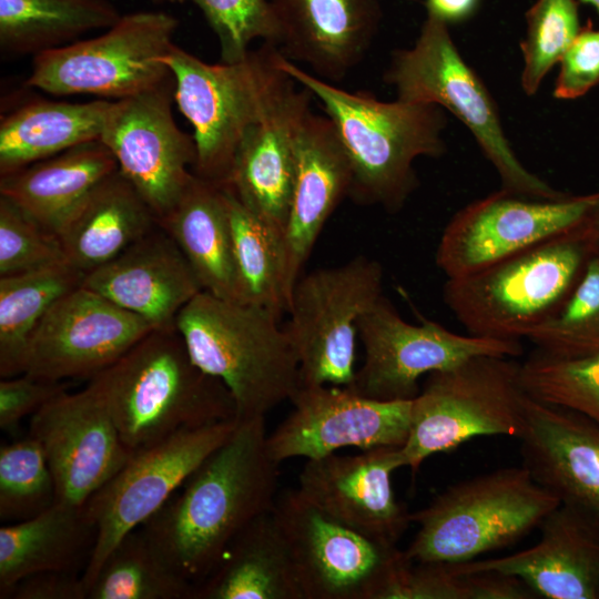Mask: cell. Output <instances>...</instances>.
<instances>
[{
    "instance_id": "obj_1",
    "label": "cell",
    "mask_w": 599,
    "mask_h": 599,
    "mask_svg": "<svg viewBox=\"0 0 599 599\" xmlns=\"http://www.w3.org/2000/svg\"><path fill=\"white\" fill-rule=\"evenodd\" d=\"M265 417L237 419L231 436L187 478L183 490L141 528L169 564L199 585L230 542L276 500L278 466Z\"/></svg>"
},
{
    "instance_id": "obj_2",
    "label": "cell",
    "mask_w": 599,
    "mask_h": 599,
    "mask_svg": "<svg viewBox=\"0 0 599 599\" xmlns=\"http://www.w3.org/2000/svg\"><path fill=\"white\" fill-rule=\"evenodd\" d=\"M281 68L322 104L346 152L352 171L349 197L359 204L400 211L419 181L418 158L447 151V115L432 103L380 101L352 92L304 70L281 54Z\"/></svg>"
},
{
    "instance_id": "obj_3",
    "label": "cell",
    "mask_w": 599,
    "mask_h": 599,
    "mask_svg": "<svg viewBox=\"0 0 599 599\" xmlns=\"http://www.w3.org/2000/svg\"><path fill=\"white\" fill-rule=\"evenodd\" d=\"M90 384L133 453L184 429L237 419L230 390L195 365L176 327L151 331Z\"/></svg>"
},
{
    "instance_id": "obj_4",
    "label": "cell",
    "mask_w": 599,
    "mask_h": 599,
    "mask_svg": "<svg viewBox=\"0 0 599 599\" xmlns=\"http://www.w3.org/2000/svg\"><path fill=\"white\" fill-rule=\"evenodd\" d=\"M278 323L264 307L205 291L176 316L192 361L226 386L237 419L265 417L301 387L296 353Z\"/></svg>"
},
{
    "instance_id": "obj_5",
    "label": "cell",
    "mask_w": 599,
    "mask_h": 599,
    "mask_svg": "<svg viewBox=\"0 0 599 599\" xmlns=\"http://www.w3.org/2000/svg\"><path fill=\"white\" fill-rule=\"evenodd\" d=\"M274 44L234 63H206L172 44L161 61L174 80V101L193 126L195 175L229 183L236 150L248 129L297 85L280 65Z\"/></svg>"
},
{
    "instance_id": "obj_6",
    "label": "cell",
    "mask_w": 599,
    "mask_h": 599,
    "mask_svg": "<svg viewBox=\"0 0 599 599\" xmlns=\"http://www.w3.org/2000/svg\"><path fill=\"white\" fill-rule=\"evenodd\" d=\"M559 505L522 465L495 469L453 484L410 512L418 528L404 552L422 562L475 560L539 528Z\"/></svg>"
},
{
    "instance_id": "obj_7",
    "label": "cell",
    "mask_w": 599,
    "mask_h": 599,
    "mask_svg": "<svg viewBox=\"0 0 599 599\" xmlns=\"http://www.w3.org/2000/svg\"><path fill=\"white\" fill-rule=\"evenodd\" d=\"M593 254L572 230L471 274L447 278L444 302L469 334L520 341L560 307Z\"/></svg>"
},
{
    "instance_id": "obj_8",
    "label": "cell",
    "mask_w": 599,
    "mask_h": 599,
    "mask_svg": "<svg viewBox=\"0 0 599 599\" xmlns=\"http://www.w3.org/2000/svg\"><path fill=\"white\" fill-rule=\"evenodd\" d=\"M384 80L395 90L396 99L436 104L457 118L497 171L501 189L540 200L568 195L519 161L496 101L459 52L446 23L426 17L414 44L393 51Z\"/></svg>"
},
{
    "instance_id": "obj_9",
    "label": "cell",
    "mask_w": 599,
    "mask_h": 599,
    "mask_svg": "<svg viewBox=\"0 0 599 599\" xmlns=\"http://www.w3.org/2000/svg\"><path fill=\"white\" fill-rule=\"evenodd\" d=\"M528 399L512 357L477 356L428 374L412 400L410 428L400 447L405 467L416 473L428 457L475 437L518 439Z\"/></svg>"
},
{
    "instance_id": "obj_10",
    "label": "cell",
    "mask_w": 599,
    "mask_h": 599,
    "mask_svg": "<svg viewBox=\"0 0 599 599\" xmlns=\"http://www.w3.org/2000/svg\"><path fill=\"white\" fill-rule=\"evenodd\" d=\"M383 278L380 263L365 255L300 276L283 328L298 359L301 386L352 385L357 323L383 296Z\"/></svg>"
},
{
    "instance_id": "obj_11",
    "label": "cell",
    "mask_w": 599,
    "mask_h": 599,
    "mask_svg": "<svg viewBox=\"0 0 599 599\" xmlns=\"http://www.w3.org/2000/svg\"><path fill=\"white\" fill-rule=\"evenodd\" d=\"M179 20L164 11H136L94 38L34 55L27 85L55 95L92 94L115 100L148 90L169 77L161 61Z\"/></svg>"
},
{
    "instance_id": "obj_12",
    "label": "cell",
    "mask_w": 599,
    "mask_h": 599,
    "mask_svg": "<svg viewBox=\"0 0 599 599\" xmlns=\"http://www.w3.org/2000/svg\"><path fill=\"white\" fill-rule=\"evenodd\" d=\"M358 337L365 358L347 388L377 400H412L420 390L419 379L477 356L517 357L520 341L460 335L419 316L406 322L386 297L358 319Z\"/></svg>"
},
{
    "instance_id": "obj_13",
    "label": "cell",
    "mask_w": 599,
    "mask_h": 599,
    "mask_svg": "<svg viewBox=\"0 0 599 599\" xmlns=\"http://www.w3.org/2000/svg\"><path fill=\"white\" fill-rule=\"evenodd\" d=\"M273 512L304 599H379L404 557L397 545L335 519L297 488L277 496Z\"/></svg>"
},
{
    "instance_id": "obj_14",
    "label": "cell",
    "mask_w": 599,
    "mask_h": 599,
    "mask_svg": "<svg viewBox=\"0 0 599 599\" xmlns=\"http://www.w3.org/2000/svg\"><path fill=\"white\" fill-rule=\"evenodd\" d=\"M236 424L237 419H232L184 429L134 451L118 474L84 504L97 526L95 545L82 573L87 591L120 539L155 515L231 436Z\"/></svg>"
},
{
    "instance_id": "obj_15",
    "label": "cell",
    "mask_w": 599,
    "mask_h": 599,
    "mask_svg": "<svg viewBox=\"0 0 599 599\" xmlns=\"http://www.w3.org/2000/svg\"><path fill=\"white\" fill-rule=\"evenodd\" d=\"M173 101L172 74L138 94L111 101L100 136L158 223L179 201L196 162L193 135L177 126Z\"/></svg>"
},
{
    "instance_id": "obj_16",
    "label": "cell",
    "mask_w": 599,
    "mask_h": 599,
    "mask_svg": "<svg viewBox=\"0 0 599 599\" xmlns=\"http://www.w3.org/2000/svg\"><path fill=\"white\" fill-rule=\"evenodd\" d=\"M597 196L557 200L501 189L460 209L445 226L436 265L447 278L471 274L549 238L575 230Z\"/></svg>"
},
{
    "instance_id": "obj_17",
    "label": "cell",
    "mask_w": 599,
    "mask_h": 599,
    "mask_svg": "<svg viewBox=\"0 0 599 599\" xmlns=\"http://www.w3.org/2000/svg\"><path fill=\"white\" fill-rule=\"evenodd\" d=\"M153 327L82 285L59 298L31 334L22 374L45 380L92 377Z\"/></svg>"
},
{
    "instance_id": "obj_18",
    "label": "cell",
    "mask_w": 599,
    "mask_h": 599,
    "mask_svg": "<svg viewBox=\"0 0 599 599\" xmlns=\"http://www.w3.org/2000/svg\"><path fill=\"white\" fill-rule=\"evenodd\" d=\"M412 400H377L339 386H301L290 400L293 410L267 435L268 453L281 464L346 447H402L410 428Z\"/></svg>"
},
{
    "instance_id": "obj_19",
    "label": "cell",
    "mask_w": 599,
    "mask_h": 599,
    "mask_svg": "<svg viewBox=\"0 0 599 599\" xmlns=\"http://www.w3.org/2000/svg\"><path fill=\"white\" fill-rule=\"evenodd\" d=\"M29 435L44 451L55 484V502L67 505L83 506L133 455L90 383L44 404L30 417Z\"/></svg>"
},
{
    "instance_id": "obj_20",
    "label": "cell",
    "mask_w": 599,
    "mask_h": 599,
    "mask_svg": "<svg viewBox=\"0 0 599 599\" xmlns=\"http://www.w3.org/2000/svg\"><path fill=\"white\" fill-rule=\"evenodd\" d=\"M405 467L400 447H377L356 455L331 454L307 459L298 490L311 502L347 526L397 545L410 512L394 494L392 476Z\"/></svg>"
},
{
    "instance_id": "obj_21",
    "label": "cell",
    "mask_w": 599,
    "mask_h": 599,
    "mask_svg": "<svg viewBox=\"0 0 599 599\" xmlns=\"http://www.w3.org/2000/svg\"><path fill=\"white\" fill-rule=\"evenodd\" d=\"M518 440L534 479L599 528V425L529 396Z\"/></svg>"
},
{
    "instance_id": "obj_22",
    "label": "cell",
    "mask_w": 599,
    "mask_h": 599,
    "mask_svg": "<svg viewBox=\"0 0 599 599\" xmlns=\"http://www.w3.org/2000/svg\"><path fill=\"white\" fill-rule=\"evenodd\" d=\"M283 57L342 81L368 52L382 22L378 0H270Z\"/></svg>"
},
{
    "instance_id": "obj_23",
    "label": "cell",
    "mask_w": 599,
    "mask_h": 599,
    "mask_svg": "<svg viewBox=\"0 0 599 599\" xmlns=\"http://www.w3.org/2000/svg\"><path fill=\"white\" fill-rule=\"evenodd\" d=\"M300 87L248 129L224 185L254 216L283 236L295 181L297 139L312 111L313 95Z\"/></svg>"
},
{
    "instance_id": "obj_24",
    "label": "cell",
    "mask_w": 599,
    "mask_h": 599,
    "mask_svg": "<svg viewBox=\"0 0 599 599\" xmlns=\"http://www.w3.org/2000/svg\"><path fill=\"white\" fill-rule=\"evenodd\" d=\"M82 286L141 317L153 329L175 327L180 311L203 291L182 251L160 225L87 273Z\"/></svg>"
},
{
    "instance_id": "obj_25",
    "label": "cell",
    "mask_w": 599,
    "mask_h": 599,
    "mask_svg": "<svg viewBox=\"0 0 599 599\" xmlns=\"http://www.w3.org/2000/svg\"><path fill=\"white\" fill-rule=\"evenodd\" d=\"M539 529L540 539L529 548L451 568L458 573L495 570L516 576L539 598L599 599V528L560 504Z\"/></svg>"
},
{
    "instance_id": "obj_26",
    "label": "cell",
    "mask_w": 599,
    "mask_h": 599,
    "mask_svg": "<svg viewBox=\"0 0 599 599\" xmlns=\"http://www.w3.org/2000/svg\"><path fill=\"white\" fill-rule=\"evenodd\" d=\"M351 184L349 161L333 123L311 111L297 139L295 181L283 236L288 303L325 223L349 195Z\"/></svg>"
},
{
    "instance_id": "obj_27",
    "label": "cell",
    "mask_w": 599,
    "mask_h": 599,
    "mask_svg": "<svg viewBox=\"0 0 599 599\" xmlns=\"http://www.w3.org/2000/svg\"><path fill=\"white\" fill-rule=\"evenodd\" d=\"M118 170L114 155L95 140L0 175V195L59 236L93 191Z\"/></svg>"
},
{
    "instance_id": "obj_28",
    "label": "cell",
    "mask_w": 599,
    "mask_h": 599,
    "mask_svg": "<svg viewBox=\"0 0 599 599\" xmlns=\"http://www.w3.org/2000/svg\"><path fill=\"white\" fill-rule=\"evenodd\" d=\"M193 599H304L273 508L230 542Z\"/></svg>"
},
{
    "instance_id": "obj_29",
    "label": "cell",
    "mask_w": 599,
    "mask_h": 599,
    "mask_svg": "<svg viewBox=\"0 0 599 599\" xmlns=\"http://www.w3.org/2000/svg\"><path fill=\"white\" fill-rule=\"evenodd\" d=\"M97 526L84 505L54 502L41 514L0 528V598H10L26 577L44 571L77 572L88 561Z\"/></svg>"
},
{
    "instance_id": "obj_30",
    "label": "cell",
    "mask_w": 599,
    "mask_h": 599,
    "mask_svg": "<svg viewBox=\"0 0 599 599\" xmlns=\"http://www.w3.org/2000/svg\"><path fill=\"white\" fill-rule=\"evenodd\" d=\"M158 224L175 241L203 291L237 300L230 204L224 186L194 174L176 204Z\"/></svg>"
},
{
    "instance_id": "obj_31",
    "label": "cell",
    "mask_w": 599,
    "mask_h": 599,
    "mask_svg": "<svg viewBox=\"0 0 599 599\" xmlns=\"http://www.w3.org/2000/svg\"><path fill=\"white\" fill-rule=\"evenodd\" d=\"M158 225L151 209L118 170L93 191L59 238L67 261L87 274Z\"/></svg>"
},
{
    "instance_id": "obj_32",
    "label": "cell",
    "mask_w": 599,
    "mask_h": 599,
    "mask_svg": "<svg viewBox=\"0 0 599 599\" xmlns=\"http://www.w3.org/2000/svg\"><path fill=\"white\" fill-rule=\"evenodd\" d=\"M111 101H30L0 121V175L100 140Z\"/></svg>"
},
{
    "instance_id": "obj_33",
    "label": "cell",
    "mask_w": 599,
    "mask_h": 599,
    "mask_svg": "<svg viewBox=\"0 0 599 599\" xmlns=\"http://www.w3.org/2000/svg\"><path fill=\"white\" fill-rule=\"evenodd\" d=\"M121 17L110 0H0V48L37 55L108 29Z\"/></svg>"
},
{
    "instance_id": "obj_34",
    "label": "cell",
    "mask_w": 599,
    "mask_h": 599,
    "mask_svg": "<svg viewBox=\"0 0 599 599\" xmlns=\"http://www.w3.org/2000/svg\"><path fill=\"white\" fill-rule=\"evenodd\" d=\"M85 273L69 262L0 276V375L22 374L31 334L49 308L80 287Z\"/></svg>"
},
{
    "instance_id": "obj_35",
    "label": "cell",
    "mask_w": 599,
    "mask_h": 599,
    "mask_svg": "<svg viewBox=\"0 0 599 599\" xmlns=\"http://www.w3.org/2000/svg\"><path fill=\"white\" fill-rule=\"evenodd\" d=\"M224 187L237 275L236 302L264 307L281 319L288 307L283 235L254 216L229 186Z\"/></svg>"
},
{
    "instance_id": "obj_36",
    "label": "cell",
    "mask_w": 599,
    "mask_h": 599,
    "mask_svg": "<svg viewBox=\"0 0 599 599\" xmlns=\"http://www.w3.org/2000/svg\"><path fill=\"white\" fill-rule=\"evenodd\" d=\"M194 589L139 527L111 549L87 599H193Z\"/></svg>"
},
{
    "instance_id": "obj_37",
    "label": "cell",
    "mask_w": 599,
    "mask_h": 599,
    "mask_svg": "<svg viewBox=\"0 0 599 599\" xmlns=\"http://www.w3.org/2000/svg\"><path fill=\"white\" fill-rule=\"evenodd\" d=\"M537 351L561 358L599 352V252L560 307L527 337Z\"/></svg>"
},
{
    "instance_id": "obj_38",
    "label": "cell",
    "mask_w": 599,
    "mask_h": 599,
    "mask_svg": "<svg viewBox=\"0 0 599 599\" xmlns=\"http://www.w3.org/2000/svg\"><path fill=\"white\" fill-rule=\"evenodd\" d=\"M520 379L531 398L599 425V352L561 358L537 351L520 364Z\"/></svg>"
},
{
    "instance_id": "obj_39",
    "label": "cell",
    "mask_w": 599,
    "mask_h": 599,
    "mask_svg": "<svg viewBox=\"0 0 599 599\" xmlns=\"http://www.w3.org/2000/svg\"><path fill=\"white\" fill-rule=\"evenodd\" d=\"M57 500L55 484L40 443L32 436L0 447V519L32 518Z\"/></svg>"
},
{
    "instance_id": "obj_40",
    "label": "cell",
    "mask_w": 599,
    "mask_h": 599,
    "mask_svg": "<svg viewBox=\"0 0 599 599\" xmlns=\"http://www.w3.org/2000/svg\"><path fill=\"white\" fill-rule=\"evenodd\" d=\"M526 35L520 43V84L525 94L535 95L581 29L578 2L536 0L526 12Z\"/></svg>"
},
{
    "instance_id": "obj_41",
    "label": "cell",
    "mask_w": 599,
    "mask_h": 599,
    "mask_svg": "<svg viewBox=\"0 0 599 599\" xmlns=\"http://www.w3.org/2000/svg\"><path fill=\"white\" fill-rule=\"evenodd\" d=\"M217 38L221 61L234 63L256 39L277 45L280 30L270 0H191Z\"/></svg>"
},
{
    "instance_id": "obj_42",
    "label": "cell",
    "mask_w": 599,
    "mask_h": 599,
    "mask_svg": "<svg viewBox=\"0 0 599 599\" xmlns=\"http://www.w3.org/2000/svg\"><path fill=\"white\" fill-rule=\"evenodd\" d=\"M68 262L57 234L0 195V276Z\"/></svg>"
},
{
    "instance_id": "obj_43",
    "label": "cell",
    "mask_w": 599,
    "mask_h": 599,
    "mask_svg": "<svg viewBox=\"0 0 599 599\" xmlns=\"http://www.w3.org/2000/svg\"><path fill=\"white\" fill-rule=\"evenodd\" d=\"M379 599H475L474 578L450 564L413 561L404 552Z\"/></svg>"
},
{
    "instance_id": "obj_44",
    "label": "cell",
    "mask_w": 599,
    "mask_h": 599,
    "mask_svg": "<svg viewBox=\"0 0 599 599\" xmlns=\"http://www.w3.org/2000/svg\"><path fill=\"white\" fill-rule=\"evenodd\" d=\"M554 97L575 100L599 83V29L589 22L581 28L559 61Z\"/></svg>"
},
{
    "instance_id": "obj_45",
    "label": "cell",
    "mask_w": 599,
    "mask_h": 599,
    "mask_svg": "<svg viewBox=\"0 0 599 599\" xmlns=\"http://www.w3.org/2000/svg\"><path fill=\"white\" fill-rule=\"evenodd\" d=\"M62 382L35 378L28 374L0 382V428L14 434L20 422L37 413L44 404L68 390Z\"/></svg>"
},
{
    "instance_id": "obj_46",
    "label": "cell",
    "mask_w": 599,
    "mask_h": 599,
    "mask_svg": "<svg viewBox=\"0 0 599 599\" xmlns=\"http://www.w3.org/2000/svg\"><path fill=\"white\" fill-rule=\"evenodd\" d=\"M10 598L14 599H87V588L73 571H44L20 580Z\"/></svg>"
},
{
    "instance_id": "obj_47",
    "label": "cell",
    "mask_w": 599,
    "mask_h": 599,
    "mask_svg": "<svg viewBox=\"0 0 599 599\" xmlns=\"http://www.w3.org/2000/svg\"><path fill=\"white\" fill-rule=\"evenodd\" d=\"M480 0H425L426 17L447 26L468 20L478 9Z\"/></svg>"
},
{
    "instance_id": "obj_48",
    "label": "cell",
    "mask_w": 599,
    "mask_h": 599,
    "mask_svg": "<svg viewBox=\"0 0 599 599\" xmlns=\"http://www.w3.org/2000/svg\"><path fill=\"white\" fill-rule=\"evenodd\" d=\"M575 231L583 237L593 252H599V191L590 210Z\"/></svg>"
},
{
    "instance_id": "obj_49",
    "label": "cell",
    "mask_w": 599,
    "mask_h": 599,
    "mask_svg": "<svg viewBox=\"0 0 599 599\" xmlns=\"http://www.w3.org/2000/svg\"><path fill=\"white\" fill-rule=\"evenodd\" d=\"M582 3H587V4H590L591 7H593L597 11V13L599 14V0H580Z\"/></svg>"
},
{
    "instance_id": "obj_50",
    "label": "cell",
    "mask_w": 599,
    "mask_h": 599,
    "mask_svg": "<svg viewBox=\"0 0 599 599\" xmlns=\"http://www.w3.org/2000/svg\"><path fill=\"white\" fill-rule=\"evenodd\" d=\"M155 1H159V2H167V3H183V2H185L186 0H155Z\"/></svg>"
}]
</instances>
